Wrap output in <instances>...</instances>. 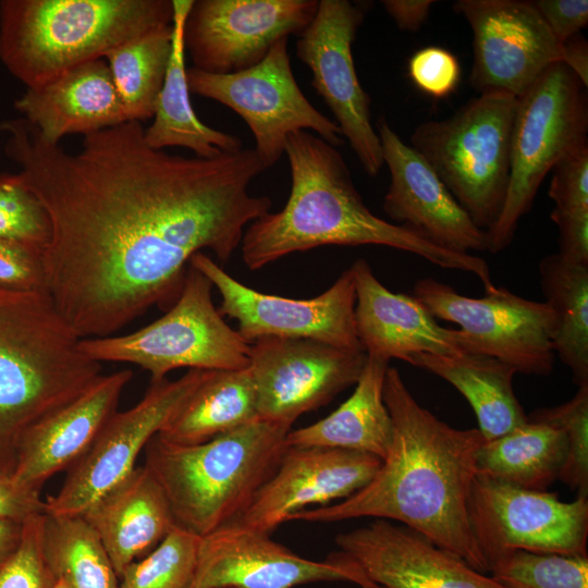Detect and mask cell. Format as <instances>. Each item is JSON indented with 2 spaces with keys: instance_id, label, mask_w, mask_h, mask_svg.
Listing matches in <instances>:
<instances>
[{
  "instance_id": "obj_1",
  "label": "cell",
  "mask_w": 588,
  "mask_h": 588,
  "mask_svg": "<svg viewBox=\"0 0 588 588\" xmlns=\"http://www.w3.org/2000/svg\"><path fill=\"white\" fill-rule=\"evenodd\" d=\"M3 150L46 209L47 291L83 338L109 336L177 299L191 258L226 262L245 226L270 211L248 192L266 170L254 149L213 158L150 148L140 122L84 136L70 154L24 118L0 124Z\"/></svg>"
},
{
  "instance_id": "obj_2",
  "label": "cell",
  "mask_w": 588,
  "mask_h": 588,
  "mask_svg": "<svg viewBox=\"0 0 588 588\" xmlns=\"http://www.w3.org/2000/svg\"><path fill=\"white\" fill-rule=\"evenodd\" d=\"M383 401L393 439L371 481L338 503L296 512L287 522H397L488 574L467 511L482 434L477 428H454L422 407L395 367L387 370Z\"/></svg>"
},
{
  "instance_id": "obj_3",
  "label": "cell",
  "mask_w": 588,
  "mask_h": 588,
  "mask_svg": "<svg viewBox=\"0 0 588 588\" xmlns=\"http://www.w3.org/2000/svg\"><path fill=\"white\" fill-rule=\"evenodd\" d=\"M284 152L291 172L290 196L280 211L265 213L244 231L242 258L248 269L324 245H379L412 253L443 269L471 273L485 291L494 286L490 268L480 257L442 248L372 213L336 147L299 131L287 136Z\"/></svg>"
},
{
  "instance_id": "obj_4",
  "label": "cell",
  "mask_w": 588,
  "mask_h": 588,
  "mask_svg": "<svg viewBox=\"0 0 588 588\" xmlns=\"http://www.w3.org/2000/svg\"><path fill=\"white\" fill-rule=\"evenodd\" d=\"M46 292L0 285V476L11 477L24 433L102 376Z\"/></svg>"
},
{
  "instance_id": "obj_5",
  "label": "cell",
  "mask_w": 588,
  "mask_h": 588,
  "mask_svg": "<svg viewBox=\"0 0 588 588\" xmlns=\"http://www.w3.org/2000/svg\"><path fill=\"white\" fill-rule=\"evenodd\" d=\"M291 426L258 418L197 444L154 436L145 465L160 485L177 527L204 537L235 522L275 471Z\"/></svg>"
},
{
  "instance_id": "obj_6",
  "label": "cell",
  "mask_w": 588,
  "mask_h": 588,
  "mask_svg": "<svg viewBox=\"0 0 588 588\" xmlns=\"http://www.w3.org/2000/svg\"><path fill=\"white\" fill-rule=\"evenodd\" d=\"M172 20V0H1L0 60L37 88Z\"/></svg>"
},
{
  "instance_id": "obj_7",
  "label": "cell",
  "mask_w": 588,
  "mask_h": 588,
  "mask_svg": "<svg viewBox=\"0 0 588 588\" xmlns=\"http://www.w3.org/2000/svg\"><path fill=\"white\" fill-rule=\"evenodd\" d=\"M518 98L479 94L444 120L418 124L411 147L430 166L473 222L488 231L505 200Z\"/></svg>"
},
{
  "instance_id": "obj_8",
  "label": "cell",
  "mask_w": 588,
  "mask_h": 588,
  "mask_svg": "<svg viewBox=\"0 0 588 588\" xmlns=\"http://www.w3.org/2000/svg\"><path fill=\"white\" fill-rule=\"evenodd\" d=\"M587 133V87L564 63L549 65L518 98L509 186L502 211L487 231L488 252L510 246L547 174L567 154L588 144Z\"/></svg>"
},
{
  "instance_id": "obj_9",
  "label": "cell",
  "mask_w": 588,
  "mask_h": 588,
  "mask_svg": "<svg viewBox=\"0 0 588 588\" xmlns=\"http://www.w3.org/2000/svg\"><path fill=\"white\" fill-rule=\"evenodd\" d=\"M212 287L208 278L188 265L180 295L162 317L125 335L83 338L79 347L100 364L137 365L150 373L151 382L183 367L247 368L250 344L224 321L213 305Z\"/></svg>"
},
{
  "instance_id": "obj_10",
  "label": "cell",
  "mask_w": 588,
  "mask_h": 588,
  "mask_svg": "<svg viewBox=\"0 0 588 588\" xmlns=\"http://www.w3.org/2000/svg\"><path fill=\"white\" fill-rule=\"evenodd\" d=\"M413 293L436 319L460 327L453 330L464 353L494 357L520 373L552 372L553 315L546 302L499 286L468 297L432 278L418 280Z\"/></svg>"
},
{
  "instance_id": "obj_11",
  "label": "cell",
  "mask_w": 588,
  "mask_h": 588,
  "mask_svg": "<svg viewBox=\"0 0 588 588\" xmlns=\"http://www.w3.org/2000/svg\"><path fill=\"white\" fill-rule=\"evenodd\" d=\"M287 39L278 40L259 63L238 72L213 74L193 66L186 71L189 93L229 107L245 121L266 169L279 161L287 136L299 131H313L334 147L343 144L338 124L317 110L297 85Z\"/></svg>"
},
{
  "instance_id": "obj_12",
  "label": "cell",
  "mask_w": 588,
  "mask_h": 588,
  "mask_svg": "<svg viewBox=\"0 0 588 588\" xmlns=\"http://www.w3.org/2000/svg\"><path fill=\"white\" fill-rule=\"evenodd\" d=\"M468 523L487 565L510 552L587 555L588 498L572 502L476 475Z\"/></svg>"
},
{
  "instance_id": "obj_13",
  "label": "cell",
  "mask_w": 588,
  "mask_h": 588,
  "mask_svg": "<svg viewBox=\"0 0 588 588\" xmlns=\"http://www.w3.org/2000/svg\"><path fill=\"white\" fill-rule=\"evenodd\" d=\"M189 266L218 290L220 315L235 319L236 331L249 344L262 338L307 339L363 351L355 327L356 294L350 268L320 295L296 299L246 286L203 252L191 258Z\"/></svg>"
},
{
  "instance_id": "obj_14",
  "label": "cell",
  "mask_w": 588,
  "mask_h": 588,
  "mask_svg": "<svg viewBox=\"0 0 588 588\" xmlns=\"http://www.w3.org/2000/svg\"><path fill=\"white\" fill-rule=\"evenodd\" d=\"M211 370L189 369L174 381L151 382L133 407L115 412L85 454L69 469L60 490L45 501V514L82 515L124 479L149 440L158 434Z\"/></svg>"
},
{
  "instance_id": "obj_15",
  "label": "cell",
  "mask_w": 588,
  "mask_h": 588,
  "mask_svg": "<svg viewBox=\"0 0 588 588\" xmlns=\"http://www.w3.org/2000/svg\"><path fill=\"white\" fill-rule=\"evenodd\" d=\"M364 17V7L348 0L318 1L315 16L298 34L296 56L310 69L311 86L364 171L376 176L384 164L382 148L371 123V100L359 83L352 53Z\"/></svg>"
},
{
  "instance_id": "obj_16",
  "label": "cell",
  "mask_w": 588,
  "mask_h": 588,
  "mask_svg": "<svg viewBox=\"0 0 588 588\" xmlns=\"http://www.w3.org/2000/svg\"><path fill=\"white\" fill-rule=\"evenodd\" d=\"M363 351L307 339L262 338L250 343L249 364L259 418L287 426L355 384Z\"/></svg>"
},
{
  "instance_id": "obj_17",
  "label": "cell",
  "mask_w": 588,
  "mask_h": 588,
  "mask_svg": "<svg viewBox=\"0 0 588 588\" xmlns=\"http://www.w3.org/2000/svg\"><path fill=\"white\" fill-rule=\"evenodd\" d=\"M452 9L473 32L468 82L479 94L519 98L549 65L562 62L563 44L530 1L457 0Z\"/></svg>"
},
{
  "instance_id": "obj_18",
  "label": "cell",
  "mask_w": 588,
  "mask_h": 588,
  "mask_svg": "<svg viewBox=\"0 0 588 588\" xmlns=\"http://www.w3.org/2000/svg\"><path fill=\"white\" fill-rule=\"evenodd\" d=\"M317 0H197L184 25L193 68L230 74L259 63L280 39L299 34Z\"/></svg>"
},
{
  "instance_id": "obj_19",
  "label": "cell",
  "mask_w": 588,
  "mask_h": 588,
  "mask_svg": "<svg viewBox=\"0 0 588 588\" xmlns=\"http://www.w3.org/2000/svg\"><path fill=\"white\" fill-rule=\"evenodd\" d=\"M318 581H371L340 551L303 558L262 534L231 523L200 537L189 588H294Z\"/></svg>"
},
{
  "instance_id": "obj_20",
  "label": "cell",
  "mask_w": 588,
  "mask_h": 588,
  "mask_svg": "<svg viewBox=\"0 0 588 588\" xmlns=\"http://www.w3.org/2000/svg\"><path fill=\"white\" fill-rule=\"evenodd\" d=\"M382 460L358 451L287 446L273 475L233 522L270 535L309 505L326 506L367 486Z\"/></svg>"
},
{
  "instance_id": "obj_21",
  "label": "cell",
  "mask_w": 588,
  "mask_h": 588,
  "mask_svg": "<svg viewBox=\"0 0 588 588\" xmlns=\"http://www.w3.org/2000/svg\"><path fill=\"white\" fill-rule=\"evenodd\" d=\"M376 126L390 173L382 208L393 223L452 252H488L487 232L473 222L430 166L383 117Z\"/></svg>"
},
{
  "instance_id": "obj_22",
  "label": "cell",
  "mask_w": 588,
  "mask_h": 588,
  "mask_svg": "<svg viewBox=\"0 0 588 588\" xmlns=\"http://www.w3.org/2000/svg\"><path fill=\"white\" fill-rule=\"evenodd\" d=\"M339 551L382 588H504L420 532L385 519L339 534Z\"/></svg>"
},
{
  "instance_id": "obj_23",
  "label": "cell",
  "mask_w": 588,
  "mask_h": 588,
  "mask_svg": "<svg viewBox=\"0 0 588 588\" xmlns=\"http://www.w3.org/2000/svg\"><path fill=\"white\" fill-rule=\"evenodd\" d=\"M132 377L128 369L102 375L75 400L34 424L20 442L11 479L40 491L53 475L75 464L117 412Z\"/></svg>"
},
{
  "instance_id": "obj_24",
  "label": "cell",
  "mask_w": 588,
  "mask_h": 588,
  "mask_svg": "<svg viewBox=\"0 0 588 588\" xmlns=\"http://www.w3.org/2000/svg\"><path fill=\"white\" fill-rule=\"evenodd\" d=\"M350 269L356 294V333L367 356L406 362L421 353H464L453 329L440 326L414 295L387 289L367 260L356 259Z\"/></svg>"
},
{
  "instance_id": "obj_25",
  "label": "cell",
  "mask_w": 588,
  "mask_h": 588,
  "mask_svg": "<svg viewBox=\"0 0 588 588\" xmlns=\"http://www.w3.org/2000/svg\"><path fill=\"white\" fill-rule=\"evenodd\" d=\"M14 108L50 145L71 134L88 135L127 122L103 59L72 68L15 99Z\"/></svg>"
},
{
  "instance_id": "obj_26",
  "label": "cell",
  "mask_w": 588,
  "mask_h": 588,
  "mask_svg": "<svg viewBox=\"0 0 588 588\" xmlns=\"http://www.w3.org/2000/svg\"><path fill=\"white\" fill-rule=\"evenodd\" d=\"M82 517L99 538L119 578L176 526L160 485L146 466L135 467Z\"/></svg>"
},
{
  "instance_id": "obj_27",
  "label": "cell",
  "mask_w": 588,
  "mask_h": 588,
  "mask_svg": "<svg viewBox=\"0 0 588 588\" xmlns=\"http://www.w3.org/2000/svg\"><path fill=\"white\" fill-rule=\"evenodd\" d=\"M388 368V360L367 356L352 395L319 421L290 430L286 446L351 450L383 460L393 439L392 418L383 401Z\"/></svg>"
},
{
  "instance_id": "obj_28",
  "label": "cell",
  "mask_w": 588,
  "mask_h": 588,
  "mask_svg": "<svg viewBox=\"0 0 588 588\" xmlns=\"http://www.w3.org/2000/svg\"><path fill=\"white\" fill-rule=\"evenodd\" d=\"M194 0H172V45L154 121L145 128L146 144L156 150L184 147L195 157L213 158L222 152L243 149L235 135L212 128L196 115L189 99L186 78L184 25Z\"/></svg>"
},
{
  "instance_id": "obj_29",
  "label": "cell",
  "mask_w": 588,
  "mask_h": 588,
  "mask_svg": "<svg viewBox=\"0 0 588 588\" xmlns=\"http://www.w3.org/2000/svg\"><path fill=\"white\" fill-rule=\"evenodd\" d=\"M406 363L452 384L469 403L485 441L499 438L527 422V414L513 387L512 366L481 354H416Z\"/></svg>"
},
{
  "instance_id": "obj_30",
  "label": "cell",
  "mask_w": 588,
  "mask_h": 588,
  "mask_svg": "<svg viewBox=\"0 0 588 588\" xmlns=\"http://www.w3.org/2000/svg\"><path fill=\"white\" fill-rule=\"evenodd\" d=\"M259 418L250 371L211 370L158 436L176 444H197Z\"/></svg>"
},
{
  "instance_id": "obj_31",
  "label": "cell",
  "mask_w": 588,
  "mask_h": 588,
  "mask_svg": "<svg viewBox=\"0 0 588 588\" xmlns=\"http://www.w3.org/2000/svg\"><path fill=\"white\" fill-rule=\"evenodd\" d=\"M568 439L559 427L525 422L477 451V475L529 490L546 491L564 468Z\"/></svg>"
},
{
  "instance_id": "obj_32",
  "label": "cell",
  "mask_w": 588,
  "mask_h": 588,
  "mask_svg": "<svg viewBox=\"0 0 588 588\" xmlns=\"http://www.w3.org/2000/svg\"><path fill=\"white\" fill-rule=\"evenodd\" d=\"M538 269L553 315L554 355L580 387L588 383V265L569 262L555 253L544 256Z\"/></svg>"
},
{
  "instance_id": "obj_33",
  "label": "cell",
  "mask_w": 588,
  "mask_h": 588,
  "mask_svg": "<svg viewBox=\"0 0 588 588\" xmlns=\"http://www.w3.org/2000/svg\"><path fill=\"white\" fill-rule=\"evenodd\" d=\"M172 45V24L156 28L109 51L111 77L127 121L154 117Z\"/></svg>"
},
{
  "instance_id": "obj_34",
  "label": "cell",
  "mask_w": 588,
  "mask_h": 588,
  "mask_svg": "<svg viewBox=\"0 0 588 588\" xmlns=\"http://www.w3.org/2000/svg\"><path fill=\"white\" fill-rule=\"evenodd\" d=\"M47 562L69 588H119V577L99 538L82 515L46 514Z\"/></svg>"
},
{
  "instance_id": "obj_35",
  "label": "cell",
  "mask_w": 588,
  "mask_h": 588,
  "mask_svg": "<svg viewBox=\"0 0 588 588\" xmlns=\"http://www.w3.org/2000/svg\"><path fill=\"white\" fill-rule=\"evenodd\" d=\"M488 574L504 588H588V555L517 550L492 562Z\"/></svg>"
},
{
  "instance_id": "obj_36",
  "label": "cell",
  "mask_w": 588,
  "mask_h": 588,
  "mask_svg": "<svg viewBox=\"0 0 588 588\" xmlns=\"http://www.w3.org/2000/svg\"><path fill=\"white\" fill-rule=\"evenodd\" d=\"M200 537L177 526L143 560L131 563L119 588H189Z\"/></svg>"
},
{
  "instance_id": "obj_37",
  "label": "cell",
  "mask_w": 588,
  "mask_h": 588,
  "mask_svg": "<svg viewBox=\"0 0 588 588\" xmlns=\"http://www.w3.org/2000/svg\"><path fill=\"white\" fill-rule=\"evenodd\" d=\"M527 418L559 427L566 433L568 455L559 479L577 497L588 498V383L578 387L567 402L538 408Z\"/></svg>"
},
{
  "instance_id": "obj_38",
  "label": "cell",
  "mask_w": 588,
  "mask_h": 588,
  "mask_svg": "<svg viewBox=\"0 0 588 588\" xmlns=\"http://www.w3.org/2000/svg\"><path fill=\"white\" fill-rule=\"evenodd\" d=\"M50 235L48 213L21 174L0 172V240L22 242L44 250Z\"/></svg>"
},
{
  "instance_id": "obj_39",
  "label": "cell",
  "mask_w": 588,
  "mask_h": 588,
  "mask_svg": "<svg viewBox=\"0 0 588 588\" xmlns=\"http://www.w3.org/2000/svg\"><path fill=\"white\" fill-rule=\"evenodd\" d=\"M46 514L23 523L19 546L0 567V588H54V577L45 554Z\"/></svg>"
},
{
  "instance_id": "obj_40",
  "label": "cell",
  "mask_w": 588,
  "mask_h": 588,
  "mask_svg": "<svg viewBox=\"0 0 588 588\" xmlns=\"http://www.w3.org/2000/svg\"><path fill=\"white\" fill-rule=\"evenodd\" d=\"M408 74L416 87L436 99L452 94L461 76L456 57L449 50L429 46L417 50L408 62Z\"/></svg>"
},
{
  "instance_id": "obj_41",
  "label": "cell",
  "mask_w": 588,
  "mask_h": 588,
  "mask_svg": "<svg viewBox=\"0 0 588 588\" xmlns=\"http://www.w3.org/2000/svg\"><path fill=\"white\" fill-rule=\"evenodd\" d=\"M42 253L29 244L0 240V285L48 293Z\"/></svg>"
},
{
  "instance_id": "obj_42",
  "label": "cell",
  "mask_w": 588,
  "mask_h": 588,
  "mask_svg": "<svg viewBox=\"0 0 588 588\" xmlns=\"http://www.w3.org/2000/svg\"><path fill=\"white\" fill-rule=\"evenodd\" d=\"M549 196L555 211L588 210V144L563 157L551 170Z\"/></svg>"
},
{
  "instance_id": "obj_43",
  "label": "cell",
  "mask_w": 588,
  "mask_h": 588,
  "mask_svg": "<svg viewBox=\"0 0 588 588\" xmlns=\"http://www.w3.org/2000/svg\"><path fill=\"white\" fill-rule=\"evenodd\" d=\"M530 2L561 44L579 34L588 24L587 0H536Z\"/></svg>"
},
{
  "instance_id": "obj_44",
  "label": "cell",
  "mask_w": 588,
  "mask_h": 588,
  "mask_svg": "<svg viewBox=\"0 0 588 588\" xmlns=\"http://www.w3.org/2000/svg\"><path fill=\"white\" fill-rule=\"evenodd\" d=\"M550 219L559 230L558 254L569 262L588 265V210H552Z\"/></svg>"
},
{
  "instance_id": "obj_45",
  "label": "cell",
  "mask_w": 588,
  "mask_h": 588,
  "mask_svg": "<svg viewBox=\"0 0 588 588\" xmlns=\"http://www.w3.org/2000/svg\"><path fill=\"white\" fill-rule=\"evenodd\" d=\"M38 514H45L40 491L20 487L11 477L0 476V520L24 523Z\"/></svg>"
},
{
  "instance_id": "obj_46",
  "label": "cell",
  "mask_w": 588,
  "mask_h": 588,
  "mask_svg": "<svg viewBox=\"0 0 588 588\" xmlns=\"http://www.w3.org/2000/svg\"><path fill=\"white\" fill-rule=\"evenodd\" d=\"M382 7L399 29L416 33L427 21L433 0H383Z\"/></svg>"
},
{
  "instance_id": "obj_47",
  "label": "cell",
  "mask_w": 588,
  "mask_h": 588,
  "mask_svg": "<svg viewBox=\"0 0 588 588\" xmlns=\"http://www.w3.org/2000/svg\"><path fill=\"white\" fill-rule=\"evenodd\" d=\"M563 44L562 63L569 68L581 83L588 86V44L579 34Z\"/></svg>"
},
{
  "instance_id": "obj_48",
  "label": "cell",
  "mask_w": 588,
  "mask_h": 588,
  "mask_svg": "<svg viewBox=\"0 0 588 588\" xmlns=\"http://www.w3.org/2000/svg\"><path fill=\"white\" fill-rule=\"evenodd\" d=\"M23 523L0 520V567L20 543Z\"/></svg>"
},
{
  "instance_id": "obj_49",
  "label": "cell",
  "mask_w": 588,
  "mask_h": 588,
  "mask_svg": "<svg viewBox=\"0 0 588 588\" xmlns=\"http://www.w3.org/2000/svg\"><path fill=\"white\" fill-rule=\"evenodd\" d=\"M54 588H69V586L62 579H58Z\"/></svg>"
},
{
  "instance_id": "obj_50",
  "label": "cell",
  "mask_w": 588,
  "mask_h": 588,
  "mask_svg": "<svg viewBox=\"0 0 588 588\" xmlns=\"http://www.w3.org/2000/svg\"><path fill=\"white\" fill-rule=\"evenodd\" d=\"M360 588H382L381 586L377 585V584H373V583H370V584H367Z\"/></svg>"
},
{
  "instance_id": "obj_51",
  "label": "cell",
  "mask_w": 588,
  "mask_h": 588,
  "mask_svg": "<svg viewBox=\"0 0 588 588\" xmlns=\"http://www.w3.org/2000/svg\"><path fill=\"white\" fill-rule=\"evenodd\" d=\"M224 588H233V587H224Z\"/></svg>"
}]
</instances>
